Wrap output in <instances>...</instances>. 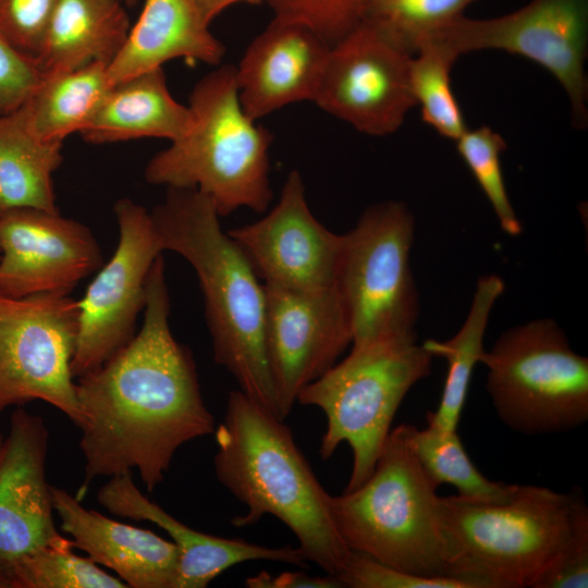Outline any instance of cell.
Segmentation results:
<instances>
[{
	"instance_id": "obj_37",
	"label": "cell",
	"mask_w": 588,
	"mask_h": 588,
	"mask_svg": "<svg viewBox=\"0 0 588 588\" xmlns=\"http://www.w3.org/2000/svg\"><path fill=\"white\" fill-rule=\"evenodd\" d=\"M249 588H341L342 583L333 575L310 576L304 572H282L272 575L260 572L245 580Z\"/></svg>"
},
{
	"instance_id": "obj_3",
	"label": "cell",
	"mask_w": 588,
	"mask_h": 588,
	"mask_svg": "<svg viewBox=\"0 0 588 588\" xmlns=\"http://www.w3.org/2000/svg\"><path fill=\"white\" fill-rule=\"evenodd\" d=\"M150 216L163 250L179 254L196 272L215 362L243 393L279 417L266 352L265 286L222 230L213 204L195 188L167 187Z\"/></svg>"
},
{
	"instance_id": "obj_13",
	"label": "cell",
	"mask_w": 588,
	"mask_h": 588,
	"mask_svg": "<svg viewBox=\"0 0 588 588\" xmlns=\"http://www.w3.org/2000/svg\"><path fill=\"white\" fill-rule=\"evenodd\" d=\"M413 56L367 21L330 48L314 102L362 133H394L416 106L409 64Z\"/></svg>"
},
{
	"instance_id": "obj_33",
	"label": "cell",
	"mask_w": 588,
	"mask_h": 588,
	"mask_svg": "<svg viewBox=\"0 0 588 588\" xmlns=\"http://www.w3.org/2000/svg\"><path fill=\"white\" fill-rule=\"evenodd\" d=\"M59 0H0V33L20 51L36 57Z\"/></svg>"
},
{
	"instance_id": "obj_8",
	"label": "cell",
	"mask_w": 588,
	"mask_h": 588,
	"mask_svg": "<svg viewBox=\"0 0 588 588\" xmlns=\"http://www.w3.org/2000/svg\"><path fill=\"white\" fill-rule=\"evenodd\" d=\"M480 363L495 413L510 429L560 433L588 420V358L572 350L553 319L505 330Z\"/></svg>"
},
{
	"instance_id": "obj_34",
	"label": "cell",
	"mask_w": 588,
	"mask_h": 588,
	"mask_svg": "<svg viewBox=\"0 0 588 588\" xmlns=\"http://www.w3.org/2000/svg\"><path fill=\"white\" fill-rule=\"evenodd\" d=\"M336 578L352 588H466L449 577L413 575L354 551Z\"/></svg>"
},
{
	"instance_id": "obj_21",
	"label": "cell",
	"mask_w": 588,
	"mask_h": 588,
	"mask_svg": "<svg viewBox=\"0 0 588 588\" xmlns=\"http://www.w3.org/2000/svg\"><path fill=\"white\" fill-rule=\"evenodd\" d=\"M224 53L196 0H145L123 47L108 65V78L112 86L180 58L218 66Z\"/></svg>"
},
{
	"instance_id": "obj_1",
	"label": "cell",
	"mask_w": 588,
	"mask_h": 588,
	"mask_svg": "<svg viewBox=\"0 0 588 588\" xmlns=\"http://www.w3.org/2000/svg\"><path fill=\"white\" fill-rule=\"evenodd\" d=\"M146 292L140 330L101 366L76 378L86 485L136 469L151 492L182 445L216 430L193 355L170 329L162 254Z\"/></svg>"
},
{
	"instance_id": "obj_25",
	"label": "cell",
	"mask_w": 588,
	"mask_h": 588,
	"mask_svg": "<svg viewBox=\"0 0 588 588\" xmlns=\"http://www.w3.org/2000/svg\"><path fill=\"white\" fill-rule=\"evenodd\" d=\"M504 292L503 280L495 274L481 277L467 317L457 333L446 341L427 340L422 345L432 356L448 362V373L439 406L426 415L427 425L456 430L471 375L485 353L483 336L492 307Z\"/></svg>"
},
{
	"instance_id": "obj_15",
	"label": "cell",
	"mask_w": 588,
	"mask_h": 588,
	"mask_svg": "<svg viewBox=\"0 0 588 588\" xmlns=\"http://www.w3.org/2000/svg\"><path fill=\"white\" fill-rule=\"evenodd\" d=\"M264 286L266 352L278 415L284 420L299 392L352 344V330L338 286L319 293Z\"/></svg>"
},
{
	"instance_id": "obj_19",
	"label": "cell",
	"mask_w": 588,
	"mask_h": 588,
	"mask_svg": "<svg viewBox=\"0 0 588 588\" xmlns=\"http://www.w3.org/2000/svg\"><path fill=\"white\" fill-rule=\"evenodd\" d=\"M97 500L113 515L148 520L163 529L179 550L174 588H205L224 571L247 561H272L304 567L298 547H265L243 539L222 538L191 528L150 501L136 487L132 473L111 476Z\"/></svg>"
},
{
	"instance_id": "obj_20",
	"label": "cell",
	"mask_w": 588,
	"mask_h": 588,
	"mask_svg": "<svg viewBox=\"0 0 588 588\" xmlns=\"http://www.w3.org/2000/svg\"><path fill=\"white\" fill-rule=\"evenodd\" d=\"M54 512L74 548L113 571L132 588H174L179 550L151 530L111 519L85 509L68 491L51 486Z\"/></svg>"
},
{
	"instance_id": "obj_6",
	"label": "cell",
	"mask_w": 588,
	"mask_h": 588,
	"mask_svg": "<svg viewBox=\"0 0 588 588\" xmlns=\"http://www.w3.org/2000/svg\"><path fill=\"white\" fill-rule=\"evenodd\" d=\"M438 487L402 424L391 429L365 482L330 494V514L350 550L413 575L446 577Z\"/></svg>"
},
{
	"instance_id": "obj_5",
	"label": "cell",
	"mask_w": 588,
	"mask_h": 588,
	"mask_svg": "<svg viewBox=\"0 0 588 588\" xmlns=\"http://www.w3.org/2000/svg\"><path fill=\"white\" fill-rule=\"evenodd\" d=\"M188 107L189 132L151 157L145 180L195 188L220 217L240 208L265 212L273 197L269 158L273 136L244 112L235 65L219 64L203 76L192 89Z\"/></svg>"
},
{
	"instance_id": "obj_38",
	"label": "cell",
	"mask_w": 588,
	"mask_h": 588,
	"mask_svg": "<svg viewBox=\"0 0 588 588\" xmlns=\"http://www.w3.org/2000/svg\"><path fill=\"white\" fill-rule=\"evenodd\" d=\"M268 2L269 0H196L199 12L208 24L231 5L237 3L262 4Z\"/></svg>"
},
{
	"instance_id": "obj_29",
	"label": "cell",
	"mask_w": 588,
	"mask_h": 588,
	"mask_svg": "<svg viewBox=\"0 0 588 588\" xmlns=\"http://www.w3.org/2000/svg\"><path fill=\"white\" fill-rule=\"evenodd\" d=\"M71 539L45 547L20 560L12 568L15 588H125L119 577L88 556L75 554Z\"/></svg>"
},
{
	"instance_id": "obj_27",
	"label": "cell",
	"mask_w": 588,
	"mask_h": 588,
	"mask_svg": "<svg viewBox=\"0 0 588 588\" xmlns=\"http://www.w3.org/2000/svg\"><path fill=\"white\" fill-rule=\"evenodd\" d=\"M408 443L426 473L440 486L453 485L458 495L486 502L509 499L516 485L491 481L474 465L456 430L405 424Z\"/></svg>"
},
{
	"instance_id": "obj_9",
	"label": "cell",
	"mask_w": 588,
	"mask_h": 588,
	"mask_svg": "<svg viewBox=\"0 0 588 588\" xmlns=\"http://www.w3.org/2000/svg\"><path fill=\"white\" fill-rule=\"evenodd\" d=\"M415 219L406 205L368 207L343 234L338 289L352 330V346L416 334L419 294L411 268Z\"/></svg>"
},
{
	"instance_id": "obj_4",
	"label": "cell",
	"mask_w": 588,
	"mask_h": 588,
	"mask_svg": "<svg viewBox=\"0 0 588 588\" xmlns=\"http://www.w3.org/2000/svg\"><path fill=\"white\" fill-rule=\"evenodd\" d=\"M445 576L466 588H532L588 507L574 492L516 485L498 502L439 498Z\"/></svg>"
},
{
	"instance_id": "obj_41",
	"label": "cell",
	"mask_w": 588,
	"mask_h": 588,
	"mask_svg": "<svg viewBox=\"0 0 588 588\" xmlns=\"http://www.w3.org/2000/svg\"><path fill=\"white\" fill-rule=\"evenodd\" d=\"M3 440H4V437L0 432V451H1V448H2V444H3Z\"/></svg>"
},
{
	"instance_id": "obj_35",
	"label": "cell",
	"mask_w": 588,
	"mask_h": 588,
	"mask_svg": "<svg viewBox=\"0 0 588 588\" xmlns=\"http://www.w3.org/2000/svg\"><path fill=\"white\" fill-rule=\"evenodd\" d=\"M42 79L36 59L17 50L0 33V114L20 108Z\"/></svg>"
},
{
	"instance_id": "obj_2",
	"label": "cell",
	"mask_w": 588,
	"mask_h": 588,
	"mask_svg": "<svg viewBox=\"0 0 588 588\" xmlns=\"http://www.w3.org/2000/svg\"><path fill=\"white\" fill-rule=\"evenodd\" d=\"M213 433L216 477L246 507L232 525L252 526L274 516L295 536L307 561L336 577L352 550L334 527L330 494L284 420L237 390L230 392Z\"/></svg>"
},
{
	"instance_id": "obj_24",
	"label": "cell",
	"mask_w": 588,
	"mask_h": 588,
	"mask_svg": "<svg viewBox=\"0 0 588 588\" xmlns=\"http://www.w3.org/2000/svg\"><path fill=\"white\" fill-rule=\"evenodd\" d=\"M61 149L34 134L23 106L0 114V216L20 208L59 212L52 174Z\"/></svg>"
},
{
	"instance_id": "obj_17",
	"label": "cell",
	"mask_w": 588,
	"mask_h": 588,
	"mask_svg": "<svg viewBox=\"0 0 588 588\" xmlns=\"http://www.w3.org/2000/svg\"><path fill=\"white\" fill-rule=\"evenodd\" d=\"M48 446L44 419L16 406L0 451V569L11 578L20 560L68 539L53 518Z\"/></svg>"
},
{
	"instance_id": "obj_36",
	"label": "cell",
	"mask_w": 588,
	"mask_h": 588,
	"mask_svg": "<svg viewBox=\"0 0 588 588\" xmlns=\"http://www.w3.org/2000/svg\"><path fill=\"white\" fill-rule=\"evenodd\" d=\"M588 587V512L532 588Z\"/></svg>"
},
{
	"instance_id": "obj_23",
	"label": "cell",
	"mask_w": 588,
	"mask_h": 588,
	"mask_svg": "<svg viewBox=\"0 0 588 588\" xmlns=\"http://www.w3.org/2000/svg\"><path fill=\"white\" fill-rule=\"evenodd\" d=\"M124 7L120 0H59L35 57L42 77L93 62L109 65L131 28Z\"/></svg>"
},
{
	"instance_id": "obj_11",
	"label": "cell",
	"mask_w": 588,
	"mask_h": 588,
	"mask_svg": "<svg viewBox=\"0 0 588 588\" xmlns=\"http://www.w3.org/2000/svg\"><path fill=\"white\" fill-rule=\"evenodd\" d=\"M78 319V301L70 294L0 295V412L44 401L79 426L71 367Z\"/></svg>"
},
{
	"instance_id": "obj_26",
	"label": "cell",
	"mask_w": 588,
	"mask_h": 588,
	"mask_svg": "<svg viewBox=\"0 0 588 588\" xmlns=\"http://www.w3.org/2000/svg\"><path fill=\"white\" fill-rule=\"evenodd\" d=\"M108 64L93 62L44 78L22 105L29 126L41 140L63 144L88 124L111 87Z\"/></svg>"
},
{
	"instance_id": "obj_28",
	"label": "cell",
	"mask_w": 588,
	"mask_h": 588,
	"mask_svg": "<svg viewBox=\"0 0 588 588\" xmlns=\"http://www.w3.org/2000/svg\"><path fill=\"white\" fill-rule=\"evenodd\" d=\"M455 58L432 44H422L411 59L409 78L422 120L443 137L458 139L467 130L451 87Z\"/></svg>"
},
{
	"instance_id": "obj_12",
	"label": "cell",
	"mask_w": 588,
	"mask_h": 588,
	"mask_svg": "<svg viewBox=\"0 0 588 588\" xmlns=\"http://www.w3.org/2000/svg\"><path fill=\"white\" fill-rule=\"evenodd\" d=\"M119 242L78 301L79 319L72 372H89L124 347L135 335L146 305L149 271L163 248L150 212L130 198L113 206Z\"/></svg>"
},
{
	"instance_id": "obj_30",
	"label": "cell",
	"mask_w": 588,
	"mask_h": 588,
	"mask_svg": "<svg viewBox=\"0 0 588 588\" xmlns=\"http://www.w3.org/2000/svg\"><path fill=\"white\" fill-rule=\"evenodd\" d=\"M477 0H366L363 21L381 30L399 48L415 54L418 41L463 14Z\"/></svg>"
},
{
	"instance_id": "obj_22",
	"label": "cell",
	"mask_w": 588,
	"mask_h": 588,
	"mask_svg": "<svg viewBox=\"0 0 588 588\" xmlns=\"http://www.w3.org/2000/svg\"><path fill=\"white\" fill-rule=\"evenodd\" d=\"M192 125L189 107L172 97L163 69L156 68L112 85L79 135L94 145L146 137L172 143Z\"/></svg>"
},
{
	"instance_id": "obj_10",
	"label": "cell",
	"mask_w": 588,
	"mask_h": 588,
	"mask_svg": "<svg viewBox=\"0 0 588 588\" xmlns=\"http://www.w3.org/2000/svg\"><path fill=\"white\" fill-rule=\"evenodd\" d=\"M588 0H531L520 9L490 19L464 14L424 36L416 46L436 45L457 59L479 50L519 54L547 69L567 94L576 127L588 122L585 60Z\"/></svg>"
},
{
	"instance_id": "obj_18",
	"label": "cell",
	"mask_w": 588,
	"mask_h": 588,
	"mask_svg": "<svg viewBox=\"0 0 588 588\" xmlns=\"http://www.w3.org/2000/svg\"><path fill=\"white\" fill-rule=\"evenodd\" d=\"M330 46L307 26L273 17L236 68L238 99L257 121L317 95Z\"/></svg>"
},
{
	"instance_id": "obj_39",
	"label": "cell",
	"mask_w": 588,
	"mask_h": 588,
	"mask_svg": "<svg viewBox=\"0 0 588 588\" xmlns=\"http://www.w3.org/2000/svg\"><path fill=\"white\" fill-rule=\"evenodd\" d=\"M0 588H14V583L11 576L0 569Z\"/></svg>"
},
{
	"instance_id": "obj_14",
	"label": "cell",
	"mask_w": 588,
	"mask_h": 588,
	"mask_svg": "<svg viewBox=\"0 0 588 588\" xmlns=\"http://www.w3.org/2000/svg\"><path fill=\"white\" fill-rule=\"evenodd\" d=\"M264 285L319 293L336 287L343 234L309 209L302 174L292 170L275 206L259 220L228 231Z\"/></svg>"
},
{
	"instance_id": "obj_31",
	"label": "cell",
	"mask_w": 588,
	"mask_h": 588,
	"mask_svg": "<svg viewBox=\"0 0 588 588\" xmlns=\"http://www.w3.org/2000/svg\"><path fill=\"white\" fill-rule=\"evenodd\" d=\"M457 151L489 200L501 229L509 235L522 233V224L510 201L501 168L504 138L489 126L466 132L456 139Z\"/></svg>"
},
{
	"instance_id": "obj_40",
	"label": "cell",
	"mask_w": 588,
	"mask_h": 588,
	"mask_svg": "<svg viewBox=\"0 0 588 588\" xmlns=\"http://www.w3.org/2000/svg\"><path fill=\"white\" fill-rule=\"evenodd\" d=\"M120 1L126 7H133L138 2V0H120Z\"/></svg>"
},
{
	"instance_id": "obj_7",
	"label": "cell",
	"mask_w": 588,
	"mask_h": 588,
	"mask_svg": "<svg viewBox=\"0 0 588 588\" xmlns=\"http://www.w3.org/2000/svg\"><path fill=\"white\" fill-rule=\"evenodd\" d=\"M432 354L416 334L352 346L350 354L306 385L297 402L320 408L327 420L319 455L330 458L340 444L352 450L345 491L373 471L393 418L405 395L431 372Z\"/></svg>"
},
{
	"instance_id": "obj_32",
	"label": "cell",
	"mask_w": 588,
	"mask_h": 588,
	"mask_svg": "<svg viewBox=\"0 0 588 588\" xmlns=\"http://www.w3.org/2000/svg\"><path fill=\"white\" fill-rule=\"evenodd\" d=\"M274 17L303 24L334 46L365 16L366 0H269Z\"/></svg>"
},
{
	"instance_id": "obj_16",
	"label": "cell",
	"mask_w": 588,
	"mask_h": 588,
	"mask_svg": "<svg viewBox=\"0 0 588 588\" xmlns=\"http://www.w3.org/2000/svg\"><path fill=\"white\" fill-rule=\"evenodd\" d=\"M102 265L97 240L79 221L35 208L0 216V295H69Z\"/></svg>"
}]
</instances>
